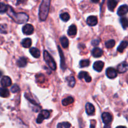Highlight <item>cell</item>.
I'll list each match as a JSON object with an SVG mask.
<instances>
[{"label":"cell","mask_w":128,"mask_h":128,"mask_svg":"<svg viewBox=\"0 0 128 128\" xmlns=\"http://www.w3.org/2000/svg\"><path fill=\"white\" fill-rule=\"evenodd\" d=\"M7 13L8 16L16 23L23 24L28 21L29 16L26 13H24V12L16 13L13 11L12 8L10 6H8V8Z\"/></svg>","instance_id":"obj_1"},{"label":"cell","mask_w":128,"mask_h":128,"mask_svg":"<svg viewBox=\"0 0 128 128\" xmlns=\"http://www.w3.org/2000/svg\"><path fill=\"white\" fill-rule=\"evenodd\" d=\"M51 0H42L39 9V18L41 21H45L47 18Z\"/></svg>","instance_id":"obj_2"},{"label":"cell","mask_w":128,"mask_h":128,"mask_svg":"<svg viewBox=\"0 0 128 128\" xmlns=\"http://www.w3.org/2000/svg\"><path fill=\"white\" fill-rule=\"evenodd\" d=\"M43 58L48 66L51 68V70L55 71L56 69V65L55 62L54 61L53 58L50 56V54L47 51H44L43 52Z\"/></svg>","instance_id":"obj_3"},{"label":"cell","mask_w":128,"mask_h":128,"mask_svg":"<svg viewBox=\"0 0 128 128\" xmlns=\"http://www.w3.org/2000/svg\"><path fill=\"white\" fill-rule=\"evenodd\" d=\"M50 117V112L47 110H42L36 119V122L38 124L41 123L45 119H48Z\"/></svg>","instance_id":"obj_4"},{"label":"cell","mask_w":128,"mask_h":128,"mask_svg":"<svg viewBox=\"0 0 128 128\" xmlns=\"http://www.w3.org/2000/svg\"><path fill=\"white\" fill-rule=\"evenodd\" d=\"M102 120L105 126H108L111 122L112 120V117L110 113L105 112L102 114Z\"/></svg>","instance_id":"obj_5"},{"label":"cell","mask_w":128,"mask_h":128,"mask_svg":"<svg viewBox=\"0 0 128 128\" xmlns=\"http://www.w3.org/2000/svg\"><path fill=\"white\" fill-rule=\"evenodd\" d=\"M34 32V27L30 24H26L23 27V32L26 35L32 34Z\"/></svg>","instance_id":"obj_6"},{"label":"cell","mask_w":128,"mask_h":128,"mask_svg":"<svg viewBox=\"0 0 128 128\" xmlns=\"http://www.w3.org/2000/svg\"><path fill=\"white\" fill-rule=\"evenodd\" d=\"M105 72H106L107 76L110 79H114L117 76V71L113 68H108L106 70Z\"/></svg>","instance_id":"obj_7"},{"label":"cell","mask_w":128,"mask_h":128,"mask_svg":"<svg viewBox=\"0 0 128 128\" xmlns=\"http://www.w3.org/2000/svg\"><path fill=\"white\" fill-rule=\"evenodd\" d=\"M117 71L120 73H124L128 70V64L125 61L121 62L117 66Z\"/></svg>","instance_id":"obj_8"},{"label":"cell","mask_w":128,"mask_h":128,"mask_svg":"<svg viewBox=\"0 0 128 128\" xmlns=\"http://www.w3.org/2000/svg\"><path fill=\"white\" fill-rule=\"evenodd\" d=\"M12 83L11 78L8 76H3L1 80V84L3 86L4 88L8 87L10 86Z\"/></svg>","instance_id":"obj_9"},{"label":"cell","mask_w":128,"mask_h":128,"mask_svg":"<svg viewBox=\"0 0 128 128\" xmlns=\"http://www.w3.org/2000/svg\"><path fill=\"white\" fill-rule=\"evenodd\" d=\"M78 77L80 80L84 79L87 82H90L92 81V78L89 76L88 72H85V71H81V72H79Z\"/></svg>","instance_id":"obj_10"},{"label":"cell","mask_w":128,"mask_h":128,"mask_svg":"<svg viewBox=\"0 0 128 128\" xmlns=\"http://www.w3.org/2000/svg\"><path fill=\"white\" fill-rule=\"evenodd\" d=\"M97 18L95 16H90L87 18V23L88 25L90 26H94L97 24Z\"/></svg>","instance_id":"obj_11"},{"label":"cell","mask_w":128,"mask_h":128,"mask_svg":"<svg viewBox=\"0 0 128 128\" xmlns=\"http://www.w3.org/2000/svg\"><path fill=\"white\" fill-rule=\"evenodd\" d=\"M128 12V6L126 4H124L120 6L118 8L117 14L119 16H123Z\"/></svg>","instance_id":"obj_12"},{"label":"cell","mask_w":128,"mask_h":128,"mask_svg":"<svg viewBox=\"0 0 128 128\" xmlns=\"http://www.w3.org/2000/svg\"><path fill=\"white\" fill-rule=\"evenodd\" d=\"M104 66V63L101 61H96L94 63L93 65V68H94V70H95L97 72H100L102 70Z\"/></svg>","instance_id":"obj_13"},{"label":"cell","mask_w":128,"mask_h":128,"mask_svg":"<svg viewBox=\"0 0 128 128\" xmlns=\"http://www.w3.org/2000/svg\"><path fill=\"white\" fill-rule=\"evenodd\" d=\"M85 111H86L87 114L92 115L95 112V108L91 103L87 102L86 104V106H85Z\"/></svg>","instance_id":"obj_14"},{"label":"cell","mask_w":128,"mask_h":128,"mask_svg":"<svg viewBox=\"0 0 128 128\" xmlns=\"http://www.w3.org/2000/svg\"><path fill=\"white\" fill-rule=\"evenodd\" d=\"M58 52L60 53V62H61V68L63 70H65V68H66V64L65 62V58H64V54L63 53V51H61V48L59 46H58Z\"/></svg>","instance_id":"obj_15"},{"label":"cell","mask_w":128,"mask_h":128,"mask_svg":"<svg viewBox=\"0 0 128 128\" xmlns=\"http://www.w3.org/2000/svg\"><path fill=\"white\" fill-rule=\"evenodd\" d=\"M103 54L102 50L99 48H95L92 51V54L94 58H99L102 56Z\"/></svg>","instance_id":"obj_16"},{"label":"cell","mask_w":128,"mask_h":128,"mask_svg":"<svg viewBox=\"0 0 128 128\" xmlns=\"http://www.w3.org/2000/svg\"><path fill=\"white\" fill-rule=\"evenodd\" d=\"M77 32V26L75 24H72L70 27L69 28L68 30L67 33L69 36H73L76 35Z\"/></svg>","instance_id":"obj_17"},{"label":"cell","mask_w":128,"mask_h":128,"mask_svg":"<svg viewBox=\"0 0 128 128\" xmlns=\"http://www.w3.org/2000/svg\"><path fill=\"white\" fill-rule=\"evenodd\" d=\"M117 4V2L116 0H108L107 1V7L108 9L110 11H113L115 8Z\"/></svg>","instance_id":"obj_18"},{"label":"cell","mask_w":128,"mask_h":128,"mask_svg":"<svg viewBox=\"0 0 128 128\" xmlns=\"http://www.w3.org/2000/svg\"><path fill=\"white\" fill-rule=\"evenodd\" d=\"M30 52L32 56L35 58H38L40 56V51L36 48H31L30 50Z\"/></svg>","instance_id":"obj_19"},{"label":"cell","mask_w":128,"mask_h":128,"mask_svg":"<svg viewBox=\"0 0 128 128\" xmlns=\"http://www.w3.org/2000/svg\"><path fill=\"white\" fill-rule=\"evenodd\" d=\"M74 101V98L71 96H69V97L63 99L61 101V103H62V105L64 106H67L68 105L70 104L73 103Z\"/></svg>","instance_id":"obj_20"},{"label":"cell","mask_w":128,"mask_h":128,"mask_svg":"<svg viewBox=\"0 0 128 128\" xmlns=\"http://www.w3.org/2000/svg\"><path fill=\"white\" fill-rule=\"evenodd\" d=\"M10 96L9 90L6 88H0V96L2 98H7Z\"/></svg>","instance_id":"obj_21"},{"label":"cell","mask_w":128,"mask_h":128,"mask_svg":"<svg viewBox=\"0 0 128 128\" xmlns=\"http://www.w3.org/2000/svg\"><path fill=\"white\" fill-rule=\"evenodd\" d=\"M128 42L127 41H122L119 46L117 48V51L119 52H122L127 47Z\"/></svg>","instance_id":"obj_22"},{"label":"cell","mask_w":128,"mask_h":128,"mask_svg":"<svg viewBox=\"0 0 128 128\" xmlns=\"http://www.w3.org/2000/svg\"><path fill=\"white\" fill-rule=\"evenodd\" d=\"M26 64H27V60L24 57L20 58L17 61V65L20 68L25 67V66H26Z\"/></svg>","instance_id":"obj_23"},{"label":"cell","mask_w":128,"mask_h":128,"mask_svg":"<svg viewBox=\"0 0 128 128\" xmlns=\"http://www.w3.org/2000/svg\"><path fill=\"white\" fill-rule=\"evenodd\" d=\"M31 43H32V41L30 38H25L21 42V44L25 48H30L31 46Z\"/></svg>","instance_id":"obj_24"},{"label":"cell","mask_w":128,"mask_h":128,"mask_svg":"<svg viewBox=\"0 0 128 128\" xmlns=\"http://www.w3.org/2000/svg\"><path fill=\"white\" fill-rule=\"evenodd\" d=\"M60 43H61V46L63 48H68L69 44V40L65 36H63L60 38Z\"/></svg>","instance_id":"obj_25"},{"label":"cell","mask_w":128,"mask_h":128,"mask_svg":"<svg viewBox=\"0 0 128 128\" xmlns=\"http://www.w3.org/2000/svg\"><path fill=\"white\" fill-rule=\"evenodd\" d=\"M67 81L69 86H70L71 88L75 86L76 81H75V79L74 76H70V77L67 78Z\"/></svg>","instance_id":"obj_26"},{"label":"cell","mask_w":128,"mask_h":128,"mask_svg":"<svg viewBox=\"0 0 128 128\" xmlns=\"http://www.w3.org/2000/svg\"><path fill=\"white\" fill-rule=\"evenodd\" d=\"M115 42L114 40H109V41L105 42V47H106L107 48H109V49L112 48L115 46Z\"/></svg>","instance_id":"obj_27"},{"label":"cell","mask_w":128,"mask_h":128,"mask_svg":"<svg viewBox=\"0 0 128 128\" xmlns=\"http://www.w3.org/2000/svg\"><path fill=\"white\" fill-rule=\"evenodd\" d=\"M120 24L124 29H126L128 27V20L126 18H121L120 20Z\"/></svg>","instance_id":"obj_28"},{"label":"cell","mask_w":128,"mask_h":128,"mask_svg":"<svg viewBox=\"0 0 128 128\" xmlns=\"http://www.w3.org/2000/svg\"><path fill=\"white\" fill-rule=\"evenodd\" d=\"M8 8V5L5 4L3 2H0V14H3L7 12Z\"/></svg>","instance_id":"obj_29"},{"label":"cell","mask_w":128,"mask_h":128,"mask_svg":"<svg viewBox=\"0 0 128 128\" xmlns=\"http://www.w3.org/2000/svg\"><path fill=\"white\" fill-rule=\"evenodd\" d=\"M60 18L62 21L67 22V21H69V19H70V15H69V13H67V12H64V13H61V14L60 15Z\"/></svg>","instance_id":"obj_30"},{"label":"cell","mask_w":128,"mask_h":128,"mask_svg":"<svg viewBox=\"0 0 128 128\" xmlns=\"http://www.w3.org/2000/svg\"><path fill=\"white\" fill-rule=\"evenodd\" d=\"M70 127L71 124L68 122H60L57 125V128H70Z\"/></svg>","instance_id":"obj_31"},{"label":"cell","mask_w":128,"mask_h":128,"mask_svg":"<svg viewBox=\"0 0 128 128\" xmlns=\"http://www.w3.org/2000/svg\"><path fill=\"white\" fill-rule=\"evenodd\" d=\"M89 64H90V61L89 60H83L80 61L79 64H80V68H84L89 66Z\"/></svg>","instance_id":"obj_32"},{"label":"cell","mask_w":128,"mask_h":128,"mask_svg":"<svg viewBox=\"0 0 128 128\" xmlns=\"http://www.w3.org/2000/svg\"><path fill=\"white\" fill-rule=\"evenodd\" d=\"M7 32V26L5 24H0V33L6 34Z\"/></svg>","instance_id":"obj_33"},{"label":"cell","mask_w":128,"mask_h":128,"mask_svg":"<svg viewBox=\"0 0 128 128\" xmlns=\"http://www.w3.org/2000/svg\"><path fill=\"white\" fill-rule=\"evenodd\" d=\"M19 90H20V88H19V86L17 84H14L11 88V91L13 93L18 92L19 91Z\"/></svg>","instance_id":"obj_34"},{"label":"cell","mask_w":128,"mask_h":128,"mask_svg":"<svg viewBox=\"0 0 128 128\" xmlns=\"http://www.w3.org/2000/svg\"><path fill=\"white\" fill-rule=\"evenodd\" d=\"M99 42H100V40H94L92 41V44L93 46H97L99 44Z\"/></svg>","instance_id":"obj_35"},{"label":"cell","mask_w":128,"mask_h":128,"mask_svg":"<svg viewBox=\"0 0 128 128\" xmlns=\"http://www.w3.org/2000/svg\"><path fill=\"white\" fill-rule=\"evenodd\" d=\"M91 1L93 2H95V3H97L99 2V0H91Z\"/></svg>","instance_id":"obj_36"},{"label":"cell","mask_w":128,"mask_h":128,"mask_svg":"<svg viewBox=\"0 0 128 128\" xmlns=\"http://www.w3.org/2000/svg\"><path fill=\"white\" fill-rule=\"evenodd\" d=\"M116 128H126L125 127V126H117Z\"/></svg>","instance_id":"obj_37"},{"label":"cell","mask_w":128,"mask_h":128,"mask_svg":"<svg viewBox=\"0 0 128 128\" xmlns=\"http://www.w3.org/2000/svg\"><path fill=\"white\" fill-rule=\"evenodd\" d=\"M1 72H0V76H1Z\"/></svg>","instance_id":"obj_38"}]
</instances>
